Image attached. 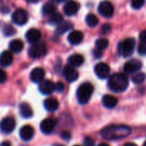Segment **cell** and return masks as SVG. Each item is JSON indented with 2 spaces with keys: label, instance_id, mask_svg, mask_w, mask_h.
I'll return each instance as SVG.
<instances>
[{
  "label": "cell",
  "instance_id": "obj_1",
  "mask_svg": "<svg viewBox=\"0 0 146 146\" xmlns=\"http://www.w3.org/2000/svg\"><path fill=\"white\" fill-rule=\"evenodd\" d=\"M131 133V129L125 125H112L104 127L101 131V136L103 139L112 141L118 140L127 137Z\"/></svg>",
  "mask_w": 146,
  "mask_h": 146
},
{
  "label": "cell",
  "instance_id": "obj_2",
  "mask_svg": "<svg viewBox=\"0 0 146 146\" xmlns=\"http://www.w3.org/2000/svg\"><path fill=\"white\" fill-rule=\"evenodd\" d=\"M108 86L114 92H123L128 86V79L126 74L116 73L110 76L108 81Z\"/></svg>",
  "mask_w": 146,
  "mask_h": 146
},
{
  "label": "cell",
  "instance_id": "obj_3",
  "mask_svg": "<svg viewBox=\"0 0 146 146\" xmlns=\"http://www.w3.org/2000/svg\"><path fill=\"white\" fill-rule=\"evenodd\" d=\"M93 92V86L91 83L86 82L80 86L77 90V98L80 104H86L89 102Z\"/></svg>",
  "mask_w": 146,
  "mask_h": 146
},
{
  "label": "cell",
  "instance_id": "obj_4",
  "mask_svg": "<svg viewBox=\"0 0 146 146\" xmlns=\"http://www.w3.org/2000/svg\"><path fill=\"white\" fill-rule=\"evenodd\" d=\"M135 47V40L133 38L124 39L119 45V50L123 57H128L133 55Z\"/></svg>",
  "mask_w": 146,
  "mask_h": 146
},
{
  "label": "cell",
  "instance_id": "obj_5",
  "mask_svg": "<svg viewBox=\"0 0 146 146\" xmlns=\"http://www.w3.org/2000/svg\"><path fill=\"white\" fill-rule=\"evenodd\" d=\"M47 51V46L43 42H38L33 44L29 50H28V56L31 58L37 59L39 57L44 56L46 54Z\"/></svg>",
  "mask_w": 146,
  "mask_h": 146
},
{
  "label": "cell",
  "instance_id": "obj_6",
  "mask_svg": "<svg viewBox=\"0 0 146 146\" xmlns=\"http://www.w3.org/2000/svg\"><path fill=\"white\" fill-rule=\"evenodd\" d=\"M15 127V120L12 116L4 117L0 122V131L3 133L9 134L11 133Z\"/></svg>",
  "mask_w": 146,
  "mask_h": 146
},
{
  "label": "cell",
  "instance_id": "obj_7",
  "mask_svg": "<svg viewBox=\"0 0 146 146\" xmlns=\"http://www.w3.org/2000/svg\"><path fill=\"white\" fill-rule=\"evenodd\" d=\"M12 20L15 24L18 26H23L28 21V14L25 9H18L12 14Z\"/></svg>",
  "mask_w": 146,
  "mask_h": 146
},
{
  "label": "cell",
  "instance_id": "obj_8",
  "mask_svg": "<svg viewBox=\"0 0 146 146\" xmlns=\"http://www.w3.org/2000/svg\"><path fill=\"white\" fill-rule=\"evenodd\" d=\"M98 10L102 16L105 18H110L114 14V6L110 1H102L98 5Z\"/></svg>",
  "mask_w": 146,
  "mask_h": 146
},
{
  "label": "cell",
  "instance_id": "obj_9",
  "mask_svg": "<svg viewBox=\"0 0 146 146\" xmlns=\"http://www.w3.org/2000/svg\"><path fill=\"white\" fill-rule=\"evenodd\" d=\"M94 71H95L96 75L99 79L104 80V79L108 78V76L110 75V66L108 64H106L104 62H99L95 66Z\"/></svg>",
  "mask_w": 146,
  "mask_h": 146
},
{
  "label": "cell",
  "instance_id": "obj_10",
  "mask_svg": "<svg viewBox=\"0 0 146 146\" xmlns=\"http://www.w3.org/2000/svg\"><path fill=\"white\" fill-rule=\"evenodd\" d=\"M38 90L44 95H50L55 91V84L50 80H43L39 82Z\"/></svg>",
  "mask_w": 146,
  "mask_h": 146
},
{
  "label": "cell",
  "instance_id": "obj_11",
  "mask_svg": "<svg viewBox=\"0 0 146 146\" xmlns=\"http://www.w3.org/2000/svg\"><path fill=\"white\" fill-rule=\"evenodd\" d=\"M63 75L67 81L68 82H74L79 77L78 71L74 68V67L71 65H67L63 68Z\"/></svg>",
  "mask_w": 146,
  "mask_h": 146
},
{
  "label": "cell",
  "instance_id": "obj_12",
  "mask_svg": "<svg viewBox=\"0 0 146 146\" xmlns=\"http://www.w3.org/2000/svg\"><path fill=\"white\" fill-rule=\"evenodd\" d=\"M142 68V62L138 59H133L128 61L124 65V71L127 74H133L139 71Z\"/></svg>",
  "mask_w": 146,
  "mask_h": 146
},
{
  "label": "cell",
  "instance_id": "obj_13",
  "mask_svg": "<svg viewBox=\"0 0 146 146\" xmlns=\"http://www.w3.org/2000/svg\"><path fill=\"white\" fill-rule=\"evenodd\" d=\"M79 9H80V4L74 0H70L65 3L63 7V11L65 15H67L68 16H71L75 15L78 12Z\"/></svg>",
  "mask_w": 146,
  "mask_h": 146
},
{
  "label": "cell",
  "instance_id": "obj_14",
  "mask_svg": "<svg viewBox=\"0 0 146 146\" xmlns=\"http://www.w3.org/2000/svg\"><path fill=\"white\" fill-rule=\"evenodd\" d=\"M19 134L22 140L29 141L34 136V129L30 125H25L20 129Z\"/></svg>",
  "mask_w": 146,
  "mask_h": 146
},
{
  "label": "cell",
  "instance_id": "obj_15",
  "mask_svg": "<svg viewBox=\"0 0 146 146\" xmlns=\"http://www.w3.org/2000/svg\"><path fill=\"white\" fill-rule=\"evenodd\" d=\"M55 128V121L50 118L43 120L40 123V130L44 134H50Z\"/></svg>",
  "mask_w": 146,
  "mask_h": 146
},
{
  "label": "cell",
  "instance_id": "obj_16",
  "mask_svg": "<svg viewBox=\"0 0 146 146\" xmlns=\"http://www.w3.org/2000/svg\"><path fill=\"white\" fill-rule=\"evenodd\" d=\"M25 37L29 43L35 44V43H38V40L41 38V33L39 30L36 28H31L26 33Z\"/></svg>",
  "mask_w": 146,
  "mask_h": 146
},
{
  "label": "cell",
  "instance_id": "obj_17",
  "mask_svg": "<svg viewBox=\"0 0 146 146\" xmlns=\"http://www.w3.org/2000/svg\"><path fill=\"white\" fill-rule=\"evenodd\" d=\"M45 75V72L42 68H35L30 73V80L34 83L41 82Z\"/></svg>",
  "mask_w": 146,
  "mask_h": 146
},
{
  "label": "cell",
  "instance_id": "obj_18",
  "mask_svg": "<svg viewBox=\"0 0 146 146\" xmlns=\"http://www.w3.org/2000/svg\"><path fill=\"white\" fill-rule=\"evenodd\" d=\"M83 38H84L83 33L80 31H78V30L72 31L68 36V42L73 45H76V44H80L81 41L83 40Z\"/></svg>",
  "mask_w": 146,
  "mask_h": 146
},
{
  "label": "cell",
  "instance_id": "obj_19",
  "mask_svg": "<svg viewBox=\"0 0 146 146\" xmlns=\"http://www.w3.org/2000/svg\"><path fill=\"white\" fill-rule=\"evenodd\" d=\"M13 55L11 51H3L1 53L0 55V66L6 68L9 67V65H11V63L13 62Z\"/></svg>",
  "mask_w": 146,
  "mask_h": 146
},
{
  "label": "cell",
  "instance_id": "obj_20",
  "mask_svg": "<svg viewBox=\"0 0 146 146\" xmlns=\"http://www.w3.org/2000/svg\"><path fill=\"white\" fill-rule=\"evenodd\" d=\"M19 111L23 118L28 119L33 115V111L31 106L27 103H21L19 106Z\"/></svg>",
  "mask_w": 146,
  "mask_h": 146
},
{
  "label": "cell",
  "instance_id": "obj_21",
  "mask_svg": "<svg viewBox=\"0 0 146 146\" xmlns=\"http://www.w3.org/2000/svg\"><path fill=\"white\" fill-rule=\"evenodd\" d=\"M44 109L50 112H54L59 108V103L58 101L54 98H50L44 100Z\"/></svg>",
  "mask_w": 146,
  "mask_h": 146
},
{
  "label": "cell",
  "instance_id": "obj_22",
  "mask_svg": "<svg viewBox=\"0 0 146 146\" xmlns=\"http://www.w3.org/2000/svg\"><path fill=\"white\" fill-rule=\"evenodd\" d=\"M102 102H103V104L108 108V109H113L116 106L117 103H118V100L115 97L112 96V95H104L103 97V99H102Z\"/></svg>",
  "mask_w": 146,
  "mask_h": 146
},
{
  "label": "cell",
  "instance_id": "obj_23",
  "mask_svg": "<svg viewBox=\"0 0 146 146\" xmlns=\"http://www.w3.org/2000/svg\"><path fill=\"white\" fill-rule=\"evenodd\" d=\"M68 62L69 65H71L74 68L80 67L84 62V57L80 54H74L68 57Z\"/></svg>",
  "mask_w": 146,
  "mask_h": 146
},
{
  "label": "cell",
  "instance_id": "obj_24",
  "mask_svg": "<svg viewBox=\"0 0 146 146\" xmlns=\"http://www.w3.org/2000/svg\"><path fill=\"white\" fill-rule=\"evenodd\" d=\"M9 50L13 53H20L23 48H24V44L21 39H13L9 43Z\"/></svg>",
  "mask_w": 146,
  "mask_h": 146
},
{
  "label": "cell",
  "instance_id": "obj_25",
  "mask_svg": "<svg viewBox=\"0 0 146 146\" xmlns=\"http://www.w3.org/2000/svg\"><path fill=\"white\" fill-rule=\"evenodd\" d=\"M73 27V24L70 21H62L61 24H59L56 29V35H62L68 30H70Z\"/></svg>",
  "mask_w": 146,
  "mask_h": 146
},
{
  "label": "cell",
  "instance_id": "obj_26",
  "mask_svg": "<svg viewBox=\"0 0 146 146\" xmlns=\"http://www.w3.org/2000/svg\"><path fill=\"white\" fill-rule=\"evenodd\" d=\"M62 21H63L62 15L58 12H55L48 19V23L52 26H58L59 24H61L62 22Z\"/></svg>",
  "mask_w": 146,
  "mask_h": 146
},
{
  "label": "cell",
  "instance_id": "obj_27",
  "mask_svg": "<svg viewBox=\"0 0 146 146\" xmlns=\"http://www.w3.org/2000/svg\"><path fill=\"white\" fill-rule=\"evenodd\" d=\"M98 18L93 14H88L86 17V22L90 27H95L98 24Z\"/></svg>",
  "mask_w": 146,
  "mask_h": 146
},
{
  "label": "cell",
  "instance_id": "obj_28",
  "mask_svg": "<svg viewBox=\"0 0 146 146\" xmlns=\"http://www.w3.org/2000/svg\"><path fill=\"white\" fill-rule=\"evenodd\" d=\"M56 6L51 3H46L43 6L42 13L44 15H51L52 14H54L56 12Z\"/></svg>",
  "mask_w": 146,
  "mask_h": 146
},
{
  "label": "cell",
  "instance_id": "obj_29",
  "mask_svg": "<svg viewBox=\"0 0 146 146\" xmlns=\"http://www.w3.org/2000/svg\"><path fill=\"white\" fill-rule=\"evenodd\" d=\"M95 45H96V48L100 50H105L109 46V40L107 38H98L96 40Z\"/></svg>",
  "mask_w": 146,
  "mask_h": 146
},
{
  "label": "cell",
  "instance_id": "obj_30",
  "mask_svg": "<svg viewBox=\"0 0 146 146\" xmlns=\"http://www.w3.org/2000/svg\"><path fill=\"white\" fill-rule=\"evenodd\" d=\"M145 79L146 75L144 73H138L132 77V80L134 84H141L145 80Z\"/></svg>",
  "mask_w": 146,
  "mask_h": 146
},
{
  "label": "cell",
  "instance_id": "obj_31",
  "mask_svg": "<svg viewBox=\"0 0 146 146\" xmlns=\"http://www.w3.org/2000/svg\"><path fill=\"white\" fill-rule=\"evenodd\" d=\"M3 33L5 36H11L15 33V30L10 25H4L3 27Z\"/></svg>",
  "mask_w": 146,
  "mask_h": 146
},
{
  "label": "cell",
  "instance_id": "obj_32",
  "mask_svg": "<svg viewBox=\"0 0 146 146\" xmlns=\"http://www.w3.org/2000/svg\"><path fill=\"white\" fill-rule=\"evenodd\" d=\"M145 0H132L131 1V5L133 9H139L142 8V6L145 4Z\"/></svg>",
  "mask_w": 146,
  "mask_h": 146
},
{
  "label": "cell",
  "instance_id": "obj_33",
  "mask_svg": "<svg viewBox=\"0 0 146 146\" xmlns=\"http://www.w3.org/2000/svg\"><path fill=\"white\" fill-rule=\"evenodd\" d=\"M138 52L141 55V56H146V44H143L141 43L139 45V48H138Z\"/></svg>",
  "mask_w": 146,
  "mask_h": 146
},
{
  "label": "cell",
  "instance_id": "obj_34",
  "mask_svg": "<svg viewBox=\"0 0 146 146\" xmlns=\"http://www.w3.org/2000/svg\"><path fill=\"white\" fill-rule=\"evenodd\" d=\"M84 146H95V142L92 138L86 137L84 139Z\"/></svg>",
  "mask_w": 146,
  "mask_h": 146
},
{
  "label": "cell",
  "instance_id": "obj_35",
  "mask_svg": "<svg viewBox=\"0 0 146 146\" xmlns=\"http://www.w3.org/2000/svg\"><path fill=\"white\" fill-rule=\"evenodd\" d=\"M64 90V85L62 82H57L55 84V91L57 92H62Z\"/></svg>",
  "mask_w": 146,
  "mask_h": 146
},
{
  "label": "cell",
  "instance_id": "obj_36",
  "mask_svg": "<svg viewBox=\"0 0 146 146\" xmlns=\"http://www.w3.org/2000/svg\"><path fill=\"white\" fill-rule=\"evenodd\" d=\"M6 80H7V74H6V73L3 69L0 68V84L4 83L6 81Z\"/></svg>",
  "mask_w": 146,
  "mask_h": 146
},
{
  "label": "cell",
  "instance_id": "obj_37",
  "mask_svg": "<svg viewBox=\"0 0 146 146\" xmlns=\"http://www.w3.org/2000/svg\"><path fill=\"white\" fill-rule=\"evenodd\" d=\"M110 30H111V26H110V24H104V25H103L102 27H101V32H102L103 33H109Z\"/></svg>",
  "mask_w": 146,
  "mask_h": 146
},
{
  "label": "cell",
  "instance_id": "obj_38",
  "mask_svg": "<svg viewBox=\"0 0 146 146\" xmlns=\"http://www.w3.org/2000/svg\"><path fill=\"white\" fill-rule=\"evenodd\" d=\"M139 38H140V40L143 44H146V30H144L140 33V35H139Z\"/></svg>",
  "mask_w": 146,
  "mask_h": 146
},
{
  "label": "cell",
  "instance_id": "obj_39",
  "mask_svg": "<svg viewBox=\"0 0 146 146\" xmlns=\"http://www.w3.org/2000/svg\"><path fill=\"white\" fill-rule=\"evenodd\" d=\"M93 54H94V56H95L96 58H100V57L102 56V55H103L102 50H98V49H96V50L93 51Z\"/></svg>",
  "mask_w": 146,
  "mask_h": 146
},
{
  "label": "cell",
  "instance_id": "obj_40",
  "mask_svg": "<svg viewBox=\"0 0 146 146\" xmlns=\"http://www.w3.org/2000/svg\"><path fill=\"white\" fill-rule=\"evenodd\" d=\"M61 137H62V139H64L68 140V139H70L71 135H70V133H69L68 132H62V134H61Z\"/></svg>",
  "mask_w": 146,
  "mask_h": 146
},
{
  "label": "cell",
  "instance_id": "obj_41",
  "mask_svg": "<svg viewBox=\"0 0 146 146\" xmlns=\"http://www.w3.org/2000/svg\"><path fill=\"white\" fill-rule=\"evenodd\" d=\"M0 146H11V145H10V143H9V142H8V141H5V142H3V143H1Z\"/></svg>",
  "mask_w": 146,
  "mask_h": 146
},
{
  "label": "cell",
  "instance_id": "obj_42",
  "mask_svg": "<svg viewBox=\"0 0 146 146\" xmlns=\"http://www.w3.org/2000/svg\"><path fill=\"white\" fill-rule=\"evenodd\" d=\"M124 146H138L137 145H135V144H133V143H127V144H125Z\"/></svg>",
  "mask_w": 146,
  "mask_h": 146
},
{
  "label": "cell",
  "instance_id": "obj_43",
  "mask_svg": "<svg viewBox=\"0 0 146 146\" xmlns=\"http://www.w3.org/2000/svg\"><path fill=\"white\" fill-rule=\"evenodd\" d=\"M52 146H65V145H62V144H59V143H56V144L52 145Z\"/></svg>",
  "mask_w": 146,
  "mask_h": 146
},
{
  "label": "cell",
  "instance_id": "obj_44",
  "mask_svg": "<svg viewBox=\"0 0 146 146\" xmlns=\"http://www.w3.org/2000/svg\"><path fill=\"white\" fill-rule=\"evenodd\" d=\"M98 146H110L109 145H107V144H105V143H101L100 145Z\"/></svg>",
  "mask_w": 146,
  "mask_h": 146
},
{
  "label": "cell",
  "instance_id": "obj_45",
  "mask_svg": "<svg viewBox=\"0 0 146 146\" xmlns=\"http://www.w3.org/2000/svg\"><path fill=\"white\" fill-rule=\"evenodd\" d=\"M63 1H65V0H56V2H57V3H61V2H63Z\"/></svg>",
  "mask_w": 146,
  "mask_h": 146
},
{
  "label": "cell",
  "instance_id": "obj_46",
  "mask_svg": "<svg viewBox=\"0 0 146 146\" xmlns=\"http://www.w3.org/2000/svg\"><path fill=\"white\" fill-rule=\"evenodd\" d=\"M143 146H146V141L144 143V145H143Z\"/></svg>",
  "mask_w": 146,
  "mask_h": 146
},
{
  "label": "cell",
  "instance_id": "obj_47",
  "mask_svg": "<svg viewBox=\"0 0 146 146\" xmlns=\"http://www.w3.org/2000/svg\"><path fill=\"white\" fill-rule=\"evenodd\" d=\"M74 146H80V145H74Z\"/></svg>",
  "mask_w": 146,
  "mask_h": 146
}]
</instances>
